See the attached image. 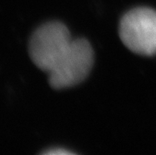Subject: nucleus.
Segmentation results:
<instances>
[{"mask_svg":"<svg viewBox=\"0 0 156 155\" xmlns=\"http://www.w3.org/2000/svg\"><path fill=\"white\" fill-rule=\"evenodd\" d=\"M72 41L65 25L59 22L46 23L30 38V58L38 68L49 74L65 56Z\"/></svg>","mask_w":156,"mask_h":155,"instance_id":"nucleus-1","label":"nucleus"},{"mask_svg":"<svg viewBox=\"0 0 156 155\" xmlns=\"http://www.w3.org/2000/svg\"><path fill=\"white\" fill-rule=\"evenodd\" d=\"M123 44L139 55H156V11L147 7L135 8L123 16L119 26Z\"/></svg>","mask_w":156,"mask_h":155,"instance_id":"nucleus-2","label":"nucleus"},{"mask_svg":"<svg viewBox=\"0 0 156 155\" xmlns=\"http://www.w3.org/2000/svg\"><path fill=\"white\" fill-rule=\"evenodd\" d=\"M94 63V51L85 39H75L63 59L48 74L52 88H68L83 82L89 75Z\"/></svg>","mask_w":156,"mask_h":155,"instance_id":"nucleus-3","label":"nucleus"},{"mask_svg":"<svg viewBox=\"0 0 156 155\" xmlns=\"http://www.w3.org/2000/svg\"><path fill=\"white\" fill-rule=\"evenodd\" d=\"M44 154L47 155H68V154H74L73 152L69 151V150H67L65 149H63V148H55V149H51L50 150H48V151L44 152Z\"/></svg>","mask_w":156,"mask_h":155,"instance_id":"nucleus-4","label":"nucleus"}]
</instances>
